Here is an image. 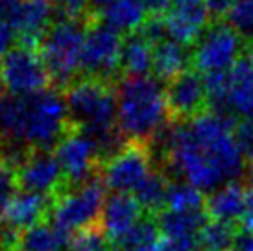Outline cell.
I'll list each match as a JSON object with an SVG mask.
<instances>
[{"mask_svg": "<svg viewBox=\"0 0 253 251\" xmlns=\"http://www.w3.org/2000/svg\"><path fill=\"white\" fill-rule=\"evenodd\" d=\"M87 28L82 19H61L52 24L41 41V57L44 59L52 82L71 84L82 70V56Z\"/></svg>", "mask_w": 253, "mask_h": 251, "instance_id": "5b68a950", "label": "cell"}, {"mask_svg": "<svg viewBox=\"0 0 253 251\" xmlns=\"http://www.w3.org/2000/svg\"><path fill=\"white\" fill-rule=\"evenodd\" d=\"M9 2H13V0H0V13L4 11V7H6Z\"/></svg>", "mask_w": 253, "mask_h": 251, "instance_id": "60d3db41", "label": "cell"}, {"mask_svg": "<svg viewBox=\"0 0 253 251\" xmlns=\"http://www.w3.org/2000/svg\"><path fill=\"white\" fill-rule=\"evenodd\" d=\"M250 59H252V63H253V50H252V56H250Z\"/></svg>", "mask_w": 253, "mask_h": 251, "instance_id": "7bdbcfd3", "label": "cell"}, {"mask_svg": "<svg viewBox=\"0 0 253 251\" xmlns=\"http://www.w3.org/2000/svg\"><path fill=\"white\" fill-rule=\"evenodd\" d=\"M71 120L78 129L96 140L102 155L111 157L122 144V133L117 119V94H113L107 82L84 78L72 82L65 94Z\"/></svg>", "mask_w": 253, "mask_h": 251, "instance_id": "3957f363", "label": "cell"}, {"mask_svg": "<svg viewBox=\"0 0 253 251\" xmlns=\"http://www.w3.org/2000/svg\"><path fill=\"white\" fill-rule=\"evenodd\" d=\"M161 251H170V250H169V248H165V246H163V250H161Z\"/></svg>", "mask_w": 253, "mask_h": 251, "instance_id": "b9f144b4", "label": "cell"}, {"mask_svg": "<svg viewBox=\"0 0 253 251\" xmlns=\"http://www.w3.org/2000/svg\"><path fill=\"white\" fill-rule=\"evenodd\" d=\"M165 207L169 210H181V212H192V210H204V196L202 190L192 187L185 181L170 183L167 192Z\"/></svg>", "mask_w": 253, "mask_h": 251, "instance_id": "484cf974", "label": "cell"}, {"mask_svg": "<svg viewBox=\"0 0 253 251\" xmlns=\"http://www.w3.org/2000/svg\"><path fill=\"white\" fill-rule=\"evenodd\" d=\"M154 42L139 34H131L124 39L122 48V69L127 76H146L154 70Z\"/></svg>", "mask_w": 253, "mask_h": 251, "instance_id": "cb8c5ba5", "label": "cell"}, {"mask_svg": "<svg viewBox=\"0 0 253 251\" xmlns=\"http://www.w3.org/2000/svg\"><path fill=\"white\" fill-rule=\"evenodd\" d=\"M54 9V0H13L2 13H6L13 22L21 46L34 48L52 28Z\"/></svg>", "mask_w": 253, "mask_h": 251, "instance_id": "7c38bea8", "label": "cell"}, {"mask_svg": "<svg viewBox=\"0 0 253 251\" xmlns=\"http://www.w3.org/2000/svg\"><path fill=\"white\" fill-rule=\"evenodd\" d=\"M89 4H92V0H54V6L61 11L63 19H82Z\"/></svg>", "mask_w": 253, "mask_h": 251, "instance_id": "836d02e7", "label": "cell"}, {"mask_svg": "<svg viewBox=\"0 0 253 251\" xmlns=\"http://www.w3.org/2000/svg\"><path fill=\"white\" fill-rule=\"evenodd\" d=\"M167 92L150 76H126L117 87V119L120 133L144 142L165 131L169 119Z\"/></svg>", "mask_w": 253, "mask_h": 251, "instance_id": "277c9868", "label": "cell"}, {"mask_svg": "<svg viewBox=\"0 0 253 251\" xmlns=\"http://www.w3.org/2000/svg\"><path fill=\"white\" fill-rule=\"evenodd\" d=\"M71 251H107L109 248V238L102 227L92 225L87 229H82L71 237Z\"/></svg>", "mask_w": 253, "mask_h": 251, "instance_id": "f1b7e54d", "label": "cell"}, {"mask_svg": "<svg viewBox=\"0 0 253 251\" xmlns=\"http://www.w3.org/2000/svg\"><path fill=\"white\" fill-rule=\"evenodd\" d=\"M19 240V233L9 229L7 225L0 222V251H15Z\"/></svg>", "mask_w": 253, "mask_h": 251, "instance_id": "e575fe53", "label": "cell"}, {"mask_svg": "<svg viewBox=\"0 0 253 251\" xmlns=\"http://www.w3.org/2000/svg\"><path fill=\"white\" fill-rule=\"evenodd\" d=\"M122 48L124 41L120 32L106 22H94L87 28L82 56V70L87 78L107 82L122 67Z\"/></svg>", "mask_w": 253, "mask_h": 251, "instance_id": "30bf717a", "label": "cell"}, {"mask_svg": "<svg viewBox=\"0 0 253 251\" xmlns=\"http://www.w3.org/2000/svg\"><path fill=\"white\" fill-rule=\"evenodd\" d=\"M100 13L104 22L117 32H133L144 26L148 9L142 0H113Z\"/></svg>", "mask_w": 253, "mask_h": 251, "instance_id": "7402d4cb", "label": "cell"}, {"mask_svg": "<svg viewBox=\"0 0 253 251\" xmlns=\"http://www.w3.org/2000/svg\"><path fill=\"white\" fill-rule=\"evenodd\" d=\"M17 35L13 22L9 21L6 13H0V59L6 56L9 50H13V42Z\"/></svg>", "mask_w": 253, "mask_h": 251, "instance_id": "d6a6232c", "label": "cell"}, {"mask_svg": "<svg viewBox=\"0 0 253 251\" xmlns=\"http://www.w3.org/2000/svg\"><path fill=\"white\" fill-rule=\"evenodd\" d=\"M165 155L185 183L212 192L244 172V157L233 122L216 113H202L165 133Z\"/></svg>", "mask_w": 253, "mask_h": 251, "instance_id": "6da1fadb", "label": "cell"}, {"mask_svg": "<svg viewBox=\"0 0 253 251\" xmlns=\"http://www.w3.org/2000/svg\"><path fill=\"white\" fill-rule=\"evenodd\" d=\"M189 52L187 46L181 42H176L172 39L157 42L154 46V74L159 80H169L172 82L174 78L185 72L189 65Z\"/></svg>", "mask_w": 253, "mask_h": 251, "instance_id": "603a6c76", "label": "cell"}, {"mask_svg": "<svg viewBox=\"0 0 253 251\" xmlns=\"http://www.w3.org/2000/svg\"><path fill=\"white\" fill-rule=\"evenodd\" d=\"M161 242L163 237L159 225L152 220H141L119 242H115V246L117 251H161Z\"/></svg>", "mask_w": 253, "mask_h": 251, "instance_id": "d4e9b609", "label": "cell"}, {"mask_svg": "<svg viewBox=\"0 0 253 251\" xmlns=\"http://www.w3.org/2000/svg\"><path fill=\"white\" fill-rule=\"evenodd\" d=\"M169 185L167 177L154 170L148 175V179L142 183L141 187L135 190V200L141 203L142 209L157 210L161 209L165 202H167V192H169Z\"/></svg>", "mask_w": 253, "mask_h": 251, "instance_id": "4316f807", "label": "cell"}, {"mask_svg": "<svg viewBox=\"0 0 253 251\" xmlns=\"http://www.w3.org/2000/svg\"><path fill=\"white\" fill-rule=\"evenodd\" d=\"M205 220L207 216L204 210H165L157 223L165 248L170 251H196L202 231L207 223Z\"/></svg>", "mask_w": 253, "mask_h": 251, "instance_id": "2e32d148", "label": "cell"}, {"mask_svg": "<svg viewBox=\"0 0 253 251\" xmlns=\"http://www.w3.org/2000/svg\"><path fill=\"white\" fill-rule=\"evenodd\" d=\"M235 244H237V235L231 223L216 222V220L205 223L200 238V246H204V251H231Z\"/></svg>", "mask_w": 253, "mask_h": 251, "instance_id": "83f0119b", "label": "cell"}, {"mask_svg": "<svg viewBox=\"0 0 253 251\" xmlns=\"http://www.w3.org/2000/svg\"><path fill=\"white\" fill-rule=\"evenodd\" d=\"M244 52V37L229 24H212L198 39L192 59L196 69L205 74H225L240 61Z\"/></svg>", "mask_w": 253, "mask_h": 251, "instance_id": "52a82bcc", "label": "cell"}, {"mask_svg": "<svg viewBox=\"0 0 253 251\" xmlns=\"http://www.w3.org/2000/svg\"><path fill=\"white\" fill-rule=\"evenodd\" d=\"M141 212L142 207L135 200V196L113 194L106 200L100 216V227L109 238V242H119L126 233H129L141 222Z\"/></svg>", "mask_w": 253, "mask_h": 251, "instance_id": "ac0fdd59", "label": "cell"}, {"mask_svg": "<svg viewBox=\"0 0 253 251\" xmlns=\"http://www.w3.org/2000/svg\"><path fill=\"white\" fill-rule=\"evenodd\" d=\"M167 102L170 115L174 119L190 120L202 115L204 107L209 104L205 80L196 72L185 70L169 84Z\"/></svg>", "mask_w": 253, "mask_h": 251, "instance_id": "e0dca14e", "label": "cell"}, {"mask_svg": "<svg viewBox=\"0 0 253 251\" xmlns=\"http://www.w3.org/2000/svg\"><path fill=\"white\" fill-rule=\"evenodd\" d=\"M71 246V235L54 222H41L22 231L15 251H65Z\"/></svg>", "mask_w": 253, "mask_h": 251, "instance_id": "44dd1931", "label": "cell"}, {"mask_svg": "<svg viewBox=\"0 0 253 251\" xmlns=\"http://www.w3.org/2000/svg\"><path fill=\"white\" fill-rule=\"evenodd\" d=\"M17 172L7 159L0 161V212L17 194Z\"/></svg>", "mask_w": 253, "mask_h": 251, "instance_id": "4dcf8cb0", "label": "cell"}, {"mask_svg": "<svg viewBox=\"0 0 253 251\" xmlns=\"http://www.w3.org/2000/svg\"><path fill=\"white\" fill-rule=\"evenodd\" d=\"M227 111L240 119H253V63L240 59L227 72Z\"/></svg>", "mask_w": 253, "mask_h": 251, "instance_id": "ffe728a7", "label": "cell"}, {"mask_svg": "<svg viewBox=\"0 0 253 251\" xmlns=\"http://www.w3.org/2000/svg\"><path fill=\"white\" fill-rule=\"evenodd\" d=\"M209 17L211 13L205 0H172L163 21L169 39L187 46L198 42L204 35Z\"/></svg>", "mask_w": 253, "mask_h": 251, "instance_id": "9a60e30c", "label": "cell"}, {"mask_svg": "<svg viewBox=\"0 0 253 251\" xmlns=\"http://www.w3.org/2000/svg\"><path fill=\"white\" fill-rule=\"evenodd\" d=\"M71 115L61 94L46 91L30 96H7L0 102V137L11 148V159L46 150L69 133Z\"/></svg>", "mask_w": 253, "mask_h": 251, "instance_id": "7a4b0ae2", "label": "cell"}, {"mask_svg": "<svg viewBox=\"0 0 253 251\" xmlns=\"http://www.w3.org/2000/svg\"><path fill=\"white\" fill-rule=\"evenodd\" d=\"M235 251H253V231H240V235H237Z\"/></svg>", "mask_w": 253, "mask_h": 251, "instance_id": "74e56055", "label": "cell"}, {"mask_svg": "<svg viewBox=\"0 0 253 251\" xmlns=\"http://www.w3.org/2000/svg\"><path fill=\"white\" fill-rule=\"evenodd\" d=\"M106 185L98 179L76 185L72 190H67L57 196L52 203V222L67 233H78L82 229L92 227L100 220L106 205Z\"/></svg>", "mask_w": 253, "mask_h": 251, "instance_id": "8992f818", "label": "cell"}, {"mask_svg": "<svg viewBox=\"0 0 253 251\" xmlns=\"http://www.w3.org/2000/svg\"><path fill=\"white\" fill-rule=\"evenodd\" d=\"M248 192H250V198H252V202H253V168H252V172H250V177H248Z\"/></svg>", "mask_w": 253, "mask_h": 251, "instance_id": "f35d334b", "label": "cell"}, {"mask_svg": "<svg viewBox=\"0 0 253 251\" xmlns=\"http://www.w3.org/2000/svg\"><path fill=\"white\" fill-rule=\"evenodd\" d=\"M144 6H146L148 13H152L154 17H161V13L169 11L172 0H142Z\"/></svg>", "mask_w": 253, "mask_h": 251, "instance_id": "8d00e7d4", "label": "cell"}, {"mask_svg": "<svg viewBox=\"0 0 253 251\" xmlns=\"http://www.w3.org/2000/svg\"><path fill=\"white\" fill-rule=\"evenodd\" d=\"M154 172V159L144 142H127L107 157L102 179L115 194L135 192Z\"/></svg>", "mask_w": 253, "mask_h": 251, "instance_id": "ba28073f", "label": "cell"}, {"mask_svg": "<svg viewBox=\"0 0 253 251\" xmlns=\"http://www.w3.org/2000/svg\"><path fill=\"white\" fill-rule=\"evenodd\" d=\"M0 72L13 96H30L48 89L52 76L39 54L30 46H15L2 57Z\"/></svg>", "mask_w": 253, "mask_h": 251, "instance_id": "9c48e42d", "label": "cell"}, {"mask_svg": "<svg viewBox=\"0 0 253 251\" xmlns=\"http://www.w3.org/2000/svg\"><path fill=\"white\" fill-rule=\"evenodd\" d=\"M205 4H207L209 13L212 17H222V15L229 13V9L235 4V0H205Z\"/></svg>", "mask_w": 253, "mask_h": 251, "instance_id": "d590c367", "label": "cell"}, {"mask_svg": "<svg viewBox=\"0 0 253 251\" xmlns=\"http://www.w3.org/2000/svg\"><path fill=\"white\" fill-rule=\"evenodd\" d=\"M56 159L61 165L67 185H82L92 179L91 175L102 159V152L96 140L82 129L69 131L56 144Z\"/></svg>", "mask_w": 253, "mask_h": 251, "instance_id": "8fae6325", "label": "cell"}, {"mask_svg": "<svg viewBox=\"0 0 253 251\" xmlns=\"http://www.w3.org/2000/svg\"><path fill=\"white\" fill-rule=\"evenodd\" d=\"M227 24L244 39L253 37V0H235L227 13Z\"/></svg>", "mask_w": 253, "mask_h": 251, "instance_id": "f546056e", "label": "cell"}, {"mask_svg": "<svg viewBox=\"0 0 253 251\" xmlns=\"http://www.w3.org/2000/svg\"><path fill=\"white\" fill-rule=\"evenodd\" d=\"M17 179L26 192H34L44 198L67 185L59 161L46 150H36L24 155L17 170Z\"/></svg>", "mask_w": 253, "mask_h": 251, "instance_id": "4fadbf2b", "label": "cell"}, {"mask_svg": "<svg viewBox=\"0 0 253 251\" xmlns=\"http://www.w3.org/2000/svg\"><path fill=\"white\" fill-rule=\"evenodd\" d=\"M4 89H6V84H4V78H2V72H0V102L4 100L2 94H4Z\"/></svg>", "mask_w": 253, "mask_h": 251, "instance_id": "ab89813d", "label": "cell"}, {"mask_svg": "<svg viewBox=\"0 0 253 251\" xmlns=\"http://www.w3.org/2000/svg\"><path fill=\"white\" fill-rule=\"evenodd\" d=\"M48 198L22 190L17 192L0 212V222L15 233L26 231L42 222L44 214L48 212Z\"/></svg>", "mask_w": 253, "mask_h": 251, "instance_id": "d6986e66", "label": "cell"}, {"mask_svg": "<svg viewBox=\"0 0 253 251\" xmlns=\"http://www.w3.org/2000/svg\"><path fill=\"white\" fill-rule=\"evenodd\" d=\"M207 214L224 223H239L242 231H253V202L244 185L225 183L212 190L205 203Z\"/></svg>", "mask_w": 253, "mask_h": 251, "instance_id": "5bb4252c", "label": "cell"}, {"mask_svg": "<svg viewBox=\"0 0 253 251\" xmlns=\"http://www.w3.org/2000/svg\"><path fill=\"white\" fill-rule=\"evenodd\" d=\"M235 139L240 148V154L253 168V119L240 120L235 127Z\"/></svg>", "mask_w": 253, "mask_h": 251, "instance_id": "1f68e13d", "label": "cell"}]
</instances>
